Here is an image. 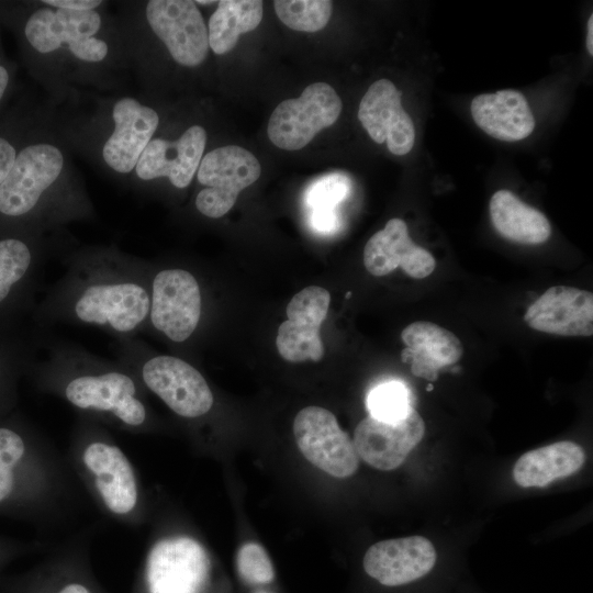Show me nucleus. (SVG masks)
Segmentation results:
<instances>
[{
  "instance_id": "nucleus-1",
  "label": "nucleus",
  "mask_w": 593,
  "mask_h": 593,
  "mask_svg": "<svg viewBox=\"0 0 593 593\" xmlns=\"http://www.w3.org/2000/svg\"><path fill=\"white\" fill-rule=\"evenodd\" d=\"M61 276L37 309L40 323L96 326L113 339L145 332L150 307V266L116 247L63 253Z\"/></svg>"
},
{
  "instance_id": "nucleus-2",
  "label": "nucleus",
  "mask_w": 593,
  "mask_h": 593,
  "mask_svg": "<svg viewBox=\"0 0 593 593\" xmlns=\"http://www.w3.org/2000/svg\"><path fill=\"white\" fill-rule=\"evenodd\" d=\"M36 376L47 392L76 410L128 430L145 429L149 410L139 380L118 360H107L79 344L47 335Z\"/></svg>"
},
{
  "instance_id": "nucleus-3",
  "label": "nucleus",
  "mask_w": 593,
  "mask_h": 593,
  "mask_svg": "<svg viewBox=\"0 0 593 593\" xmlns=\"http://www.w3.org/2000/svg\"><path fill=\"white\" fill-rule=\"evenodd\" d=\"M64 165V154L54 144L24 147L0 186V213L10 217L37 213L45 217L47 227L87 216L90 213L87 202L66 195L57 188Z\"/></svg>"
},
{
  "instance_id": "nucleus-4",
  "label": "nucleus",
  "mask_w": 593,
  "mask_h": 593,
  "mask_svg": "<svg viewBox=\"0 0 593 593\" xmlns=\"http://www.w3.org/2000/svg\"><path fill=\"white\" fill-rule=\"evenodd\" d=\"M203 315V293L191 270L179 267L150 268V307L145 331L174 344L192 338Z\"/></svg>"
},
{
  "instance_id": "nucleus-5",
  "label": "nucleus",
  "mask_w": 593,
  "mask_h": 593,
  "mask_svg": "<svg viewBox=\"0 0 593 593\" xmlns=\"http://www.w3.org/2000/svg\"><path fill=\"white\" fill-rule=\"evenodd\" d=\"M102 27L100 12L70 11L43 5L27 19L24 34L30 45L41 54L61 48L77 60L98 64L109 54V45L98 36Z\"/></svg>"
},
{
  "instance_id": "nucleus-6",
  "label": "nucleus",
  "mask_w": 593,
  "mask_h": 593,
  "mask_svg": "<svg viewBox=\"0 0 593 593\" xmlns=\"http://www.w3.org/2000/svg\"><path fill=\"white\" fill-rule=\"evenodd\" d=\"M81 463L102 505L114 516L127 517L138 505L136 472L124 451L92 425L80 426Z\"/></svg>"
},
{
  "instance_id": "nucleus-7",
  "label": "nucleus",
  "mask_w": 593,
  "mask_h": 593,
  "mask_svg": "<svg viewBox=\"0 0 593 593\" xmlns=\"http://www.w3.org/2000/svg\"><path fill=\"white\" fill-rule=\"evenodd\" d=\"M260 174L256 156L240 146L226 145L209 152L197 170V180L204 187L197 193V210L210 219L222 217Z\"/></svg>"
},
{
  "instance_id": "nucleus-8",
  "label": "nucleus",
  "mask_w": 593,
  "mask_h": 593,
  "mask_svg": "<svg viewBox=\"0 0 593 593\" xmlns=\"http://www.w3.org/2000/svg\"><path fill=\"white\" fill-rule=\"evenodd\" d=\"M340 112L342 100L332 86L311 83L299 98L277 105L268 122V137L281 149H301L320 131L333 125Z\"/></svg>"
},
{
  "instance_id": "nucleus-9",
  "label": "nucleus",
  "mask_w": 593,
  "mask_h": 593,
  "mask_svg": "<svg viewBox=\"0 0 593 593\" xmlns=\"http://www.w3.org/2000/svg\"><path fill=\"white\" fill-rule=\"evenodd\" d=\"M293 434L302 455L324 472L347 478L358 469L354 443L328 410L320 406L301 410L293 422Z\"/></svg>"
},
{
  "instance_id": "nucleus-10",
  "label": "nucleus",
  "mask_w": 593,
  "mask_h": 593,
  "mask_svg": "<svg viewBox=\"0 0 593 593\" xmlns=\"http://www.w3.org/2000/svg\"><path fill=\"white\" fill-rule=\"evenodd\" d=\"M145 16L175 61L186 67L204 61L210 48L208 27L194 1L150 0Z\"/></svg>"
},
{
  "instance_id": "nucleus-11",
  "label": "nucleus",
  "mask_w": 593,
  "mask_h": 593,
  "mask_svg": "<svg viewBox=\"0 0 593 593\" xmlns=\"http://www.w3.org/2000/svg\"><path fill=\"white\" fill-rule=\"evenodd\" d=\"M210 561L206 551L190 537L157 541L146 562L149 593H200L206 583Z\"/></svg>"
},
{
  "instance_id": "nucleus-12",
  "label": "nucleus",
  "mask_w": 593,
  "mask_h": 593,
  "mask_svg": "<svg viewBox=\"0 0 593 593\" xmlns=\"http://www.w3.org/2000/svg\"><path fill=\"white\" fill-rule=\"evenodd\" d=\"M331 303L329 292L310 286L292 296L288 318L278 328L276 345L280 356L291 362L320 361L324 356L321 326Z\"/></svg>"
},
{
  "instance_id": "nucleus-13",
  "label": "nucleus",
  "mask_w": 593,
  "mask_h": 593,
  "mask_svg": "<svg viewBox=\"0 0 593 593\" xmlns=\"http://www.w3.org/2000/svg\"><path fill=\"white\" fill-rule=\"evenodd\" d=\"M425 433L423 418L413 407L396 422L368 416L359 422L354 434L358 457L369 466L389 471L401 466Z\"/></svg>"
},
{
  "instance_id": "nucleus-14",
  "label": "nucleus",
  "mask_w": 593,
  "mask_h": 593,
  "mask_svg": "<svg viewBox=\"0 0 593 593\" xmlns=\"http://www.w3.org/2000/svg\"><path fill=\"white\" fill-rule=\"evenodd\" d=\"M113 130L102 146V158L113 171L130 174L153 139L159 124L158 113L137 99L123 97L112 108Z\"/></svg>"
},
{
  "instance_id": "nucleus-15",
  "label": "nucleus",
  "mask_w": 593,
  "mask_h": 593,
  "mask_svg": "<svg viewBox=\"0 0 593 593\" xmlns=\"http://www.w3.org/2000/svg\"><path fill=\"white\" fill-rule=\"evenodd\" d=\"M206 132L200 125L188 127L177 139L153 137L135 166V176L143 181L167 178L177 189L187 188L201 163Z\"/></svg>"
},
{
  "instance_id": "nucleus-16",
  "label": "nucleus",
  "mask_w": 593,
  "mask_h": 593,
  "mask_svg": "<svg viewBox=\"0 0 593 593\" xmlns=\"http://www.w3.org/2000/svg\"><path fill=\"white\" fill-rule=\"evenodd\" d=\"M401 98L392 81L380 79L368 88L358 108V119L370 138L378 144L385 142L398 156L407 154L415 142L414 124Z\"/></svg>"
},
{
  "instance_id": "nucleus-17",
  "label": "nucleus",
  "mask_w": 593,
  "mask_h": 593,
  "mask_svg": "<svg viewBox=\"0 0 593 593\" xmlns=\"http://www.w3.org/2000/svg\"><path fill=\"white\" fill-rule=\"evenodd\" d=\"M437 558L433 544L423 536L382 540L369 547L363 569L387 586H398L427 574Z\"/></svg>"
},
{
  "instance_id": "nucleus-18",
  "label": "nucleus",
  "mask_w": 593,
  "mask_h": 593,
  "mask_svg": "<svg viewBox=\"0 0 593 593\" xmlns=\"http://www.w3.org/2000/svg\"><path fill=\"white\" fill-rule=\"evenodd\" d=\"M533 329L560 336L593 334V294L568 286L550 287L526 311Z\"/></svg>"
},
{
  "instance_id": "nucleus-19",
  "label": "nucleus",
  "mask_w": 593,
  "mask_h": 593,
  "mask_svg": "<svg viewBox=\"0 0 593 593\" xmlns=\"http://www.w3.org/2000/svg\"><path fill=\"white\" fill-rule=\"evenodd\" d=\"M363 265L376 277L385 276L401 267L407 276L422 279L434 271L436 261L428 250L412 240L406 223L393 217L367 242Z\"/></svg>"
},
{
  "instance_id": "nucleus-20",
  "label": "nucleus",
  "mask_w": 593,
  "mask_h": 593,
  "mask_svg": "<svg viewBox=\"0 0 593 593\" xmlns=\"http://www.w3.org/2000/svg\"><path fill=\"white\" fill-rule=\"evenodd\" d=\"M470 111L474 123L499 141L517 142L529 136L535 128L529 104L516 90L481 93L471 101Z\"/></svg>"
},
{
  "instance_id": "nucleus-21",
  "label": "nucleus",
  "mask_w": 593,
  "mask_h": 593,
  "mask_svg": "<svg viewBox=\"0 0 593 593\" xmlns=\"http://www.w3.org/2000/svg\"><path fill=\"white\" fill-rule=\"evenodd\" d=\"M406 348L402 360L411 361V370L416 377L429 381L437 379L440 368L456 363L463 354L459 338L450 331L432 322H414L401 333Z\"/></svg>"
},
{
  "instance_id": "nucleus-22",
  "label": "nucleus",
  "mask_w": 593,
  "mask_h": 593,
  "mask_svg": "<svg viewBox=\"0 0 593 593\" xmlns=\"http://www.w3.org/2000/svg\"><path fill=\"white\" fill-rule=\"evenodd\" d=\"M584 461L585 455L580 445L558 441L521 456L513 468V478L519 486L542 488L575 473Z\"/></svg>"
},
{
  "instance_id": "nucleus-23",
  "label": "nucleus",
  "mask_w": 593,
  "mask_h": 593,
  "mask_svg": "<svg viewBox=\"0 0 593 593\" xmlns=\"http://www.w3.org/2000/svg\"><path fill=\"white\" fill-rule=\"evenodd\" d=\"M490 216L497 233L515 243L538 245L551 234V225L544 213L505 189L491 197Z\"/></svg>"
},
{
  "instance_id": "nucleus-24",
  "label": "nucleus",
  "mask_w": 593,
  "mask_h": 593,
  "mask_svg": "<svg viewBox=\"0 0 593 593\" xmlns=\"http://www.w3.org/2000/svg\"><path fill=\"white\" fill-rule=\"evenodd\" d=\"M262 19V1L221 0L209 20V47L217 55L232 51L243 33L255 30Z\"/></svg>"
},
{
  "instance_id": "nucleus-25",
  "label": "nucleus",
  "mask_w": 593,
  "mask_h": 593,
  "mask_svg": "<svg viewBox=\"0 0 593 593\" xmlns=\"http://www.w3.org/2000/svg\"><path fill=\"white\" fill-rule=\"evenodd\" d=\"M52 250L35 248L21 238L0 239V305L12 295L15 288L33 279L44 256H51Z\"/></svg>"
},
{
  "instance_id": "nucleus-26",
  "label": "nucleus",
  "mask_w": 593,
  "mask_h": 593,
  "mask_svg": "<svg viewBox=\"0 0 593 593\" xmlns=\"http://www.w3.org/2000/svg\"><path fill=\"white\" fill-rule=\"evenodd\" d=\"M273 7L288 27L310 33L324 29L333 10L328 0H276Z\"/></svg>"
},
{
  "instance_id": "nucleus-27",
  "label": "nucleus",
  "mask_w": 593,
  "mask_h": 593,
  "mask_svg": "<svg viewBox=\"0 0 593 593\" xmlns=\"http://www.w3.org/2000/svg\"><path fill=\"white\" fill-rule=\"evenodd\" d=\"M367 407L369 416L385 422L402 419L413 409L407 388L399 381L376 385L367 396Z\"/></svg>"
},
{
  "instance_id": "nucleus-28",
  "label": "nucleus",
  "mask_w": 593,
  "mask_h": 593,
  "mask_svg": "<svg viewBox=\"0 0 593 593\" xmlns=\"http://www.w3.org/2000/svg\"><path fill=\"white\" fill-rule=\"evenodd\" d=\"M351 193V180L333 172L314 180L305 190L304 202L310 211H335Z\"/></svg>"
},
{
  "instance_id": "nucleus-29",
  "label": "nucleus",
  "mask_w": 593,
  "mask_h": 593,
  "mask_svg": "<svg viewBox=\"0 0 593 593\" xmlns=\"http://www.w3.org/2000/svg\"><path fill=\"white\" fill-rule=\"evenodd\" d=\"M25 454L23 437L15 430L0 427V503L12 493L15 485V468Z\"/></svg>"
},
{
  "instance_id": "nucleus-30",
  "label": "nucleus",
  "mask_w": 593,
  "mask_h": 593,
  "mask_svg": "<svg viewBox=\"0 0 593 593\" xmlns=\"http://www.w3.org/2000/svg\"><path fill=\"white\" fill-rule=\"evenodd\" d=\"M236 566L242 579L249 584H267L273 580L275 571L266 550L249 542L237 552Z\"/></svg>"
},
{
  "instance_id": "nucleus-31",
  "label": "nucleus",
  "mask_w": 593,
  "mask_h": 593,
  "mask_svg": "<svg viewBox=\"0 0 593 593\" xmlns=\"http://www.w3.org/2000/svg\"><path fill=\"white\" fill-rule=\"evenodd\" d=\"M310 224L314 231L322 234L336 232L340 226V217L335 211H311Z\"/></svg>"
},
{
  "instance_id": "nucleus-32",
  "label": "nucleus",
  "mask_w": 593,
  "mask_h": 593,
  "mask_svg": "<svg viewBox=\"0 0 593 593\" xmlns=\"http://www.w3.org/2000/svg\"><path fill=\"white\" fill-rule=\"evenodd\" d=\"M43 4L70 11H90L98 9L100 0H44Z\"/></svg>"
},
{
  "instance_id": "nucleus-33",
  "label": "nucleus",
  "mask_w": 593,
  "mask_h": 593,
  "mask_svg": "<svg viewBox=\"0 0 593 593\" xmlns=\"http://www.w3.org/2000/svg\"><path fill=\"white\" fill-rule=\"evenodd\" d=\"M15 157L16 152L13 145L5 138L0 137V186L8 176Z\"/></svg>"
},
{
  "instance_id": "nucleus-34",
  "label": "nucleus",
  "mask_w": 593,
  "mask_h": 593,
  "mask_svg": "<svg viewBox=\"0 0 593 593\" xmlns=\"http://www.w3.org/2000/svg\"><path fill=\"white\" fill-rule=\"evenodd\" d=\"M58 593H90V591L82 584L70 583L64 586Z\"/></svg>"
},
{
  "instance_id": "nucleus-35",
  "label": "nucleus",
  "mask_w": 593,
  "mask_h": 593,
  "mask_svg": "<svg viewBox=\"0 0 593 593\" xmlns=\"http://www.w3.org/2000/svg\"><path fill=\"white\" fill-rule=\"evenodd\" d=\"M586 48L590 55H593V14L588 21Z\"/></svg>"
},
{
  "instance_id": "nucleus-36",
  "label": "nucleus",
  "mask_w": 593,
  "mask_h": 593,
  "mask_svg": "<svg viewBox=\"0 0 593 593\" xmlns=\"http://www.w3.org/2000/svg\"><path fill=\"white\" fill-rule=\"evenodd\" d=\"M8 82H9V74L7 69L2 65H0V100L4 94Z\"/></svg>"
},
{
  "instance_id": "nucleus-37",
  "label": "nucleus",
  "mask_w": 593,
  "mask_h": 593,
  "mask_svg": "<svg viewBox=\"0 0 593 593\" xmlns=\"http://www.w3.org/2000/svg\"><path fill=\"white\" fill-rule=\"evenodd\" d=\"M255 593H268V592H266V591H257Z\"/></svg>"
}]
</instances>
